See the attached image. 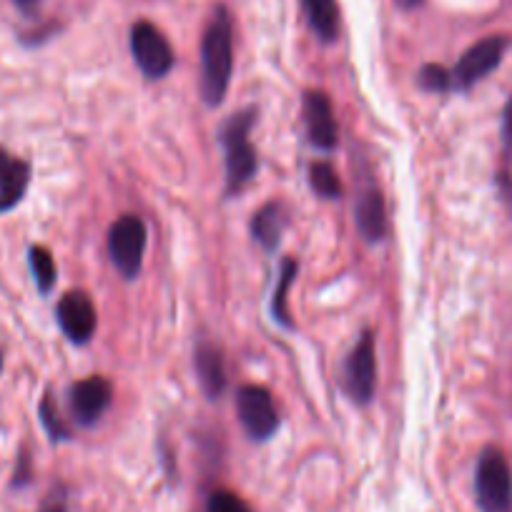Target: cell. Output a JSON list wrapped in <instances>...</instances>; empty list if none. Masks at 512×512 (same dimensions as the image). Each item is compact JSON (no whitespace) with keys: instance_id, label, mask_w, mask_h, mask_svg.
Instances as JSON below:
<instances>
[{"instance_id":"7","label":"cell","mask_w":512,"mask_h":512,"mask_svg":"<svg viewBox=\"0 0 512 512\" xmlns=\"http://www.w3.org/2000/svg\"><path fill=\"white\" fill-rule=\"evenodd\" d=\"M475 495L482 512L512 510V470L497 447L482 450L475 470Z\"/></svg>"},{"instance_id":"15","label":"cell","mask_w":512,"mask_h":512,"mask_svg":"<svg viewBox=\"0 0 512 512\" xmlns=\"http://www.w3.org/2000/svg\"><path fill=\"white\" fill-rule=\"evenodd\" d=\"M31 164L0 146V214L16 209L31 186Z\"/></svg>"},{"instance_id":"16","label":"cell","mask_w":512,"mask_h":512,"mask_svg":"<svg viewBox=\"0 0 512 512\" xmlns=\"http://www.w3.org/2000/svg\"><path fill=\"white\" fill-rule=\"evenodd\" d=\"M304 16L314 38L322 46H332L339 38V6L337 0H302Z\"/></svg>"},{"instance_id":"24","label":"cell","mask_w":512,"mask_h":512,"mask_svg":"<svg viewBox=\"0 0 512 512\" xmlns=\"http://www.w3.org/2000/svg\"><path fill=\"white\" fill-rule=\"evenodd\" d=\"M31 482V457H28V452H21V457H18V470H16V477H13V485L16 487H23Z\"/></svg>"},{"instance_id":"13","label":"cell","mask_w":512,"mask_h":512,"mask_svg":"<svg viewBox=\"0 0 512 512\" xmlns=\"http://www.w3.org/2000/svg\"><path fill=\"white\" fill-rule=\"evenodd\" d=\"M194 369L196 377H199V387L204 390V395L209 397L211 402L219 400L226 392V384H229V377H226V362L224 352H221L219 344L209 337H201L194 347Z\"/></svg>"},{"instance_id":"26","label":"cell","mask_w":512,"mask_h":512,"mask_svg":"<svg viewBox=\"0 0 512 512\" xmlns=\"http://www.w3.org/2000/svg\"><path fill=\"white\" fill-rule=\"evenodd\" d=\"M13 6H16L23 16L33 18L38 13V8H41V0H13Z\"/></svg>"},{"instance_id":"11","label":"cell","mask_w":512,"mask_h":512,"mask_svg":"<svg viewBox=\"0 0 512 512\" xmlns=\"http://www.w3.org/2000/svg\"><path fill=\"white\" fill-rule=\"evenodd\" d=\"M302 116L304 128H307V139L314 149L324 151V154L337 149L339 121L334 116L332 98L327 96V91H322V88H309L304 93Z\"/></svg>"},{"instance_id":"2","label":"cell","mask_w":512,"mask_h":512,"mask_svg":"<svg viewBox=\"0 0 512 512\" xmlns=\"http://www.w3.org/2000/svg\"><path fill=\"white\" fill-rule=\"evenodd\" d=\"M259 108L246 106L231 113L219 126V146L224 151V196L234 199L259 174V154L251 144V128L256 126Z\"/></svg>"},{"instance_id":"3","label":"cell","mask_w":512,"mask_h":512,"mask_svg":"<svg viewBox=\"0 0 512 512\" xmlns=\"http://www.w3.org/2000/svg\"><path fill=\"white\" fill-rule=\"evenodd\" d=\"M146 244H149V229H146V221L139 214L118 216L111 229H108V259L126 282L139 279L141 269H144Z\"/></svg>"},{"instance_id":"8","label":"cell","mask_w":512,"mask_h":512,"mask_svg":"<svg viewBox=\"0 0 512 512\" xmlns=\"http://www.w3.org/2000/svg\"><path fill=\"white\" fill-rule=\"evenodd\" d=\"M507 48H510V38L507 36H487L477 41L475 46L467 48L460 56V61L452 68V83L455 91L467 93L475 88L477 83L485 81L492 71L502 63Z\"/></svg>"},{"instance_id":"25","label":"cell","mask_w":512,"mask_h":512,"mask_svg":"<svg viewBox=\"0 0 512 512\" xmlns=\"http://www.w3.org/2000/svg\"><path fill=\"white\" fill-rule=\"evenodd\" d=\"M38 512H68V507H66V492H63V490L53 492V495L48 497L46 502H43L41 510H38Z\"/></svg>"},{"instance_id":"4","label":"cell","mask_w":512,"mask_h":512,"mask_svg":"<svg viewBox=\"0 0 512 512\" xmlns=\"http://www.w3.org/2000/svg\"><path fill=\"white\" fill-rule=\"evenodd\" d=\"M342 387L357 407L372 405L377 395V339L372 329H362L342 367Z\"/></svg>"},{"instance_id":"18","label":"cell","mask_w":512,"mask_h":512,"mask_svg":"<svg viewBox=\"0 0 512 512\" xmlns=\"http://www.w3.org/2000/svg\"><path fill=\"white\" fill-rule=\"evenodd\" d=\"M28 267H31L36 289L43 297H48L58 282V264L56 259H53L51 249H46V246L41 244H33L31 249H28Z\"/></svg>"},{"instance_id":"1","label":"cell","mask_w":512,"mask_h":512,"mask_svg":"<svg viewBox=\"0 0 512 512\" xmlns=\"http://www.w3.org/2000/svg\"><path fill=\"white\" fill-rule=\"evenodd\" d=\"M234 76V23L224 6H216L201 38V98L209 108L224 103Z\"/></svg>"},{"instance_id":"12","label":"cell","mask_w":512,"mask_h":512,"mask_svg":"<svg viewBox=\"0 0 512 512\" xmlns=\"http://www.w3.org/2000/svg\"><path fill=\"white\" fill-rule=\"evenodd\" d=\"M354 226L369 246H377L387 239L390 221H387V206H384L379 186L367 184L359 189L357 201H354Z\"/></svg>"},{"instance_id":"28","label":"cell","mask_w":512,"mask_h":512,"mask_svg":"<svg viewBox=\"0 0 512 512\" xmlns=\"http://www.w3.org/2000/svg\"><path fill=\"white\" fill-rule=\"evenodd\" d=\"M0 372H3V352H0Z\"/></svg>"},{"instance_id":"14","label":"cell","mask_w":512,"mask_h":512,"mask_svg":"<svg viewBox=\"0 0 512 512\" xmlns=\"http://www.w3.org/2000/svg\"><path fill=\"white\" fill-rule=\"evenodd\" d=\"M289 216L292 214H289V206L284 204V201H267V204L259 206V209L254 211V216H251V239L262 246L267 254H274V251L282 246V236L289 226Z\"/></svg>"},{"instance_id":"22","label":"cell","mask_w":512,"mask_h":512,"mask_svg":"<svg viewBox=\"0 0 512 512\" xmlns=\"http://www.w3.org/2000/svg\"><path fill=\"white\" fill-rule=\"evenodd\" d=\"M206 512H251L249 502L231 490H214L206 500Z\"/></svg>"},{"instance_id":"27","label":"cell","mask_w":512,"mask_h":512,"mask_svg":"<svg viewBox=\"0 0 512 512\" xmlns=\"http://www.w3.org/2000/svg\"><path fill=\"white\" fill-rule=\"evenodd\" d=\"M395 3L402 8V11H417L425 0H395Z\"/></svg>"},{"instance_id":"9","label":"cell","mask_w":512,"mask_h":512,"mask_svg":"<svg viewBox=\"0 0 512 512\" xmlns=\"http://www.w3.org/2000/svg\"><path fill=\"white\" fill-rule=\"evenodd\" d=\"M113 402V384L103 374H91L68 387V410L78 427H93L101 422Z\"/></svg>"},{"instance_id":"10","label":"cell","mask_w":512,"mask_h":512,"mask_svg":"<svg viewBox=\"0 0 512 512\" xmlns=\"http://www.w3.org/2000/svg\"><path fill=\"white\" fill-rule=\"evenodd\" d=\"M56 322L63 337L76 347H86L98 329V312L93 299L83 289L66 292L56 304Z\"/></svg>"},{"instance_id":"6","label":"cell","mask_w":512,"mask_h":512,"mask_svg":"<svg viewBox=\"0 0 512 512\" xmlns=\"http://www.w3.org/2000/svg\"><path fill=\"white\" fill-rule=\"evenodd\" d=\"M128 48H131V56L134 63L139 66L141 76L146 81H164L176 66V53L174 46L169 43V38L161 33V28H156L149 21H136L131 26V36H128Z\"/></svg>"},{"instance_id":"21","label":"cell","mask_w":512,"mask_h":512,"mask_svg":"<svg viewBox=\"0 0 512 512\" xmlns=\"http://www.w3.org/2000/svg\"><path fill=\"white\" fill-rule=\"evenodd\" d=\"M417 86H420L425 93H435V96L455 91L452 71H447V68L440 66V63H425V66L417 71Z\"/></svg>"},{"instance_id":"5","label":"cell","mask_w":512,"mask_h":512,"mask_svg":"<svg viewBox=\"0 0 512 512\" xmlns=\"http://www.w3.org/2000/svg\"><path fill=\"white\" fill-rule=\"evenodd\" d=\"M236 417L249 440L254 442H269L282 427V417H279L277 400L272 392L262 384H244L236 390L234 400Z\"/></svg>"},{"instance_id":"19","label":"cell","mask_w":512,"mask_h":512,"mask_svg":"<svg viewBox=\"0 0 512 512\" xmlns=\"http://www.w3.org/2000/svg\"><path fill=\"white\" fill-rule=\"evenodd\" d=\"M307 179H309V189L324 201H337L342 199L344 194V186L342 179H339L337 169H334L329 161H312L307 171Z\"/></svg>"},{"instance_id":"20","label":"cell","mask_w":512,"mask_h":512,"mask_svg":"<svg viewBox=\"0 0 512 512\" xmlns=\"http://www.w3.org/2000/svg\"><path fill=\"white\" fill-rule=\"evenodd\" d=\"M38 417H41V425L46 430V435L51 437V442L61 445V442H71L73 432L71 427L66 425V420L61 417V410H58L56 400H53L51 392L43 395V400L38 402Z\"/></svg>"},{"instance_id":"17","label":"cell","mask_w":512,"mask_h":512,"mask_svg":"<svg viewBox=\"0 0 512 512\" xmlns=\"http://www.w3.org/2000/svg\"><path fill=\"white\" fill-rule=\"evenodd\" d=\"M297 277H299V262L294 259V256H284L282 262H279L277 284H274L269 312H272V319L277 322V327L287 329V332H292L294 329V319H292V312H289L287 294L289 289H292V284L297 282Z\"/></svg>"},{"instance_id":"23","label":"cell","mask_w":512,"mask_h":512,"mask_svg":"<svg viewBox=\"0 0 512 512\" xmlns=\"http://www.w3.org/2000/svg\"><path fill=\"white\" fill-rule=\"evenodd\" d=\"M502 141H505V149L512 156V96L507 98L505 108H502Z\"/></svg>"}]
</instances>
